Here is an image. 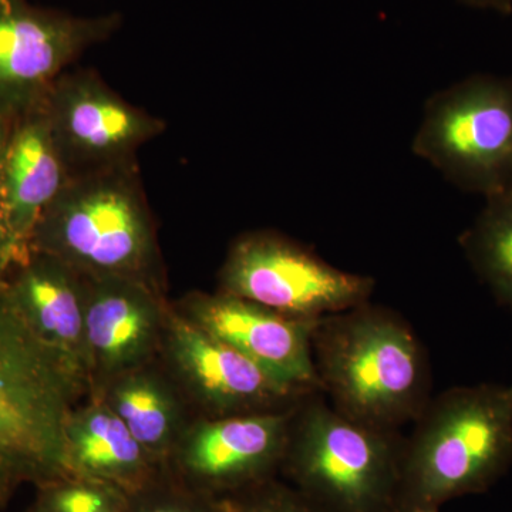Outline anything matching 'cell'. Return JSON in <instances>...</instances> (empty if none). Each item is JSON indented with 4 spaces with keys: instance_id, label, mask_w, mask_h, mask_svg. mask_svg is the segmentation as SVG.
I'll use <instances>...</instances> for the list:
<instances>
[{
    "instance_id": "25",
    "label": "cell",
    "mask_w": 512,
    "mask_h": 512,
    "mask_svg": "<svg viewBox=\"0 0 512 512\" xmlns=\"http://www.w3.org/2000/svg\"><path fill=\"white\" fill-rule=\"evenodd\" d=\"M463 2L474 8L493 9L505 15L512 10V0H463Z\"/></svg>"
},
{
    "instance_id": "13",
    "label": "cell",
    "mask_w": 512,
    "mask_h": 512,
    "mask_svg": "<svg viewBox=\"0 0 512 512\" xmlns=\"http://www.w3.org/2000/svg\"><path fill=\"white\" fill-rule=\"evenodd\" d=\"M83 279L90 397L114 377L160 357L170 303L163 292L130 279Z\"/></svg>"
},
{
    "instance_id": "4",
    "label": "cell",
    "mask_w": 512,
    "mask_h": 512,
    "mask_svg": "<svg viewBox=\"0 0 512 512\" xmlns=\"http://www.w3.org/2000/svg\"><path fill=\"white\" fill-rule=\"evenodd\" d=\"M404 440L309 394L293 412L279 476L328 512H397Z\"/></svg>"
},
{
    "instance_id": "2",
    "label": "cell",
    "mask_w": 512,
    "mask_h": 512,
    "mask_svg": "<svg viewBox=\"0 0 512 512\" xmlns=\"http://www.w3.org/2000/svg\"><path fill=\"white\" fill-rule=\"evenodd\" d=\"M404 440L397 512L440 510L487 493L512 467L510 386L451 387L430 399Z\"/></svg>"
},
{
    "instance_id": "16",
    "label": "cell",
    "mask_w": 512,
    "mask_h": 512,
    "mask_svg": "<svg viewBox=\"0 0 512 512\" xmlns=\"http://www.w3.org/2000/svg\"><path fill=\"white\" fill-rule=\"evenodd\" d=\"M77 404L64 427L67 473L109 481L133 494L157 480L164 466L141 446L99 397Z\"/></svg>"
},
{
    "instance_id": "20",
    "label": "cell",
    "mask_w": 512,
    "mask_h": 512,
    "mask_svg": "<svg viewBox=\"0 0 512 512\" xmlns=\"http://www.w3.org/2000/svg\"><path fill=\"white\" fill-rule=\"evenodd\" d=\"M127 512H231L221 498L192 491L168 476L130 494Z\"/></svg>"
},
{
    "instance_id": "19",
    "label": "cell",
    "mask_w": 512,
    "mask_h": 512,
    "mask_svg": "<svg viewBox=\"0 0 512 512\" xmlns=\"http://www.w3.org/2000/svg\"><path fill=\"white\" fill-rule=\"evenodd\" d=\"M26 512H127L130 493L99 478L67 473L36 485Z\"/></svg>"
},
{
    "instance_id": "15",
    "label": "cell",
    "mask_w": 512,
    "mask_h": 512,
    "mask_svg": "<svg viewBox=\"0 0 512 512\" xmlns=\"http://www.w3.org/2000/svg\"><path fill=\"white\" fill-rule=\"evenodd\" d=\"M69 180L42 103L16 121L0 171L10 224L25 251L37 221Z\"/></svg>"
},
{
    "instance_id": "1",
    "label": "cell",
    "mask_w": 512,
    "mask_h": 512,
    "mask_svg": "<svg viewBox=\"0 0 512 512\" xmlns=\"http://www.w3.org/2000/svg\"><path fill=\"white\" fill-rule=\"evenodd\" d=\"M313 362L320 392L349 419L399 431L430 402L423 343L399 313L370 302L316 322Z\"/></svg>"
},
{
    "instance_id": "21",
    "label": "cell",
    "mask_w": 512,
    "mask_h": 512,
    "mask_svg": "<svg viewBox=\"0 0 512 512\" xmlns=\"http://www.w3.org/2000/svg\"><path fill=\"white\" fill-rule=\"evenodd\" d=\"M221 500L231 512H328L279 478Z\"/></svg>"
},
{
    "instance_id": "22",
    "label": "cell",
    "mask_w": 512,
    "mask_h": 512,
    "mask_svg": "<svg viewBox=\"0 0 512 512\" xmlns=\"http://www.w3.org/2000/svg\"><path fill=\"white\" fill-rule=\"evenodd\" d=\"M28 251L19 245L0 191V284H3L12 265Z\"/></svg>"
},
{
    "instance_id": "11",
    "label": "cell",
    "mask_w": 512,
    "mask_h": 512,
    "mask_svg": "<svg viewBox=\"0 0 512 512\" xmlns=\"http://www.w3.org/2000/svg\"><path fill=\"white\" fill-rule=\"evenodd\" d=\"M296 406L218 419L197 417L175 444L165 471L184 487L215 498L274 480Z\"/></svg>"
},
{
    "instance_id": "17",
    "label": "cell",
    "mask_w": 512,
    "mask_h": 512,
    "mask_svg": "<svg viewBox=\"0 0 512 512\" xmlns=\"http://www.w3.org/2000/svg\"><path fill=\"white\" fill-rule=\"evenodd\" d=\"M158 359L114 377L90 397H99L126 424L134 439L165 468L191 424L190 403Z\"/></svg>"
},
{
    "instance_id": "12",
    "label": "cell",
    "mask_w": 512,
    "mask_h": 512,
    "mask_svg": "<svg viewBox=\"0 0 512 512\" xmlns=\"http://www.w3.org/2000/svg\"><path fill=\"white\" fill-rule=\"evenodd\" d=\"M175 308L279 382L306 393L320 392L312 353L318 320L289 318L222 292H192Z\"/></svg>"
},
{
    "instance_id": "9",
    "label": "cell",
    "mask_w": 512,
    "mask_h": 512,
    "mask_svg": "<svg viewBox=\"0 0 512 512\" xmlns=\"http://www.w3.org/2000/svg\"><path fill=\"white\" fill-rule=\"evenodd\" d=\"M50 130L70 178L137 163L144 144L167 123L133 106L92 69H67L43 101Z\"/></svg>"
},
{
    "instance_id": "23",
    "label": "cell",
    "mask_w": 512,
    "mask_h": 512,
    "mask_svg": "<svg viewBox=\"0 0 512 512\" xmlns=\"http://www.w3.org/2000/svg\"><path fill=\"white\" fill-rule=\"evenodd\" d=\"M16 121L18 119H13L12 116L0 109V171H2L3 161H5L6 153H8L10 138H12Z\"/></svg>"
},
{
    "instance_id": "6",
    "label": "cell",
    "mask_w": 512,
    "mask_h": 512,
    "mask_svg": "<svg viewBox=\"0 0 512 512\" xmlns=\"http://www.w3.org/2000/svg\"><path fill=\"white\" fill-rule=\"evenodd\" d=\"M412 150L463 191H511L512 82L474 76L433 94Z\"/></svg>"
},
{
    "instance_id": "18",
    "label": "cell",
    "mask_w": 512,
    "mask_h": 512,
    "mask_svg": "<svg viewBox=\"0 0 512 512\" xmlns=\"http://www.w3.org/2000/svg\"><path fill=\"white\" fill-rule=\"evenodd\" d=\"M460 245L478 278L512 313V190L485 200Z\"/></svg>"
},
{
    "instance_id": "7",
    "label": "cell",
    "mask_w": 512,
    "mask_h": 512,
    "mask_svg": "<svg viewBox=\"0 0 512 512\" xmlns=\"http://www.w3.org/2000/svg\"><path fill=\"white\" fill-rule=\"evenodd\" d=\"M218 282V292L302 320H319L370 302L376 288L372 276L336 268L313 249L275 231H252L235 239Z\"/></svg>"
},
{
    "instance_id": "26",
    "label": "cell",
    "mask_w": 512,
    "mask_h": 512,
    "mask_svg": "<svg viewBox=\"0 0 512 512\" xmlns=\"http://www.w3.org/2000/svg\"><path fill=\"white\" fill-rule=\"evenodd\" d=\"M410 512H440V510H437V508H434V510H414Z\"/></svg>"
},
{
    "instance_id": "10",
    "label": "cell",
    "mask_w": 512,
    "mask_h": 512,
    "mask_svg": "<svg viewBox=\"0 0 512 512\" xmlns=\"http://www.w3.org/2000/svg\"><path fill=\"white\" fill-rule=\"evenodd\" d=\"M160 359L200 417L291 409L312 393L279 382L170 305ZM316 393V392H315Z\"/></svg>"
},
{
    "instance_id": "5",
    "label": "cell",
    "mask_w": 512,
    "mask_h": 512,
    "mask_svg": "<svg viewBox=\"0 0 512 512\" xmlns=\"http://www.w3.org/2000/svg\"><path fill=\"white\" fill-rule=\"evenodd\" d=\"M83 396L0 284V466L20 485L67 474L64 427Z\"/></svg>"
},
{
    "instance_id": "14",
    "label": "cell",
    "mask_w": 512,
    "mask_h": 512,
    "mask_svg": "<svg viewBox=\"0 0 512 512\" xmlns=\"http://www.w3.org/2000/svg\"><path fill=\"white\" fill-rule=\"evenodd\" d=\"M16 311L84 396L92 367L84 318V279L72 266L29 248L3 279Z\"/></svg>"
},
{
    "instance_id": "27",
    "label": "cell",
    "mask_w": 512,
    "mask_h": 512,
    "mask_svg": "<svg viewBox=\"0 0 512 512\" xmlns=\"http://www.w3.org/2000/svg\"><path fill=\"white\" fill-rule=\"evenodd\" d=\"M510 390H511V393H512V384H510Z\"/></svg>"
},
{
    "instance_id": "3",
    "label": "cell",
    "mask_w": 512,
    "mask_h": 512,
    "mask_svg": "<svg viewBox=\"0 0 512 512\" xmlns=\"http://www.w3.org/2000/svg\"><path fill=\"white\" fill-rule=\"evenodd\" d=\"M29 248L92 278H123L164 293L156 225L138 163L76 175L46 208Z\"/></svg>"
},
{
    "instance_id": "8",
    "label": "cell",
    "mask_w": 512,
    "mask_h": 512,
    "mask_svg": "<svg viewBox=\"0 0 512 512\" xmlns=\"http://www.w3.org/2000/svg\"><path fill=\"white\" fill-rule=\"evenodd\" d=\"M120 25L119 13L74 16L30 0H0V109L13 119L36 109L57 77Z\"/></svg>"
},
{
    "instance_id": "24",
    "label": "cell",
    "mask_w": 512,
    "mask_h": 512,
    "mask_svg": "<svg viewBox=\"0 0 512 512\" xmlns=\"http://www.w3.org/2000/svg\"><path fill=\"white\" fill-rule=\"evenodd\" d=\"M18 487H20L19 481L8 470L0 466V511L9 504L10 498L13 497Z\"/></svg>"
}]
</instances>
